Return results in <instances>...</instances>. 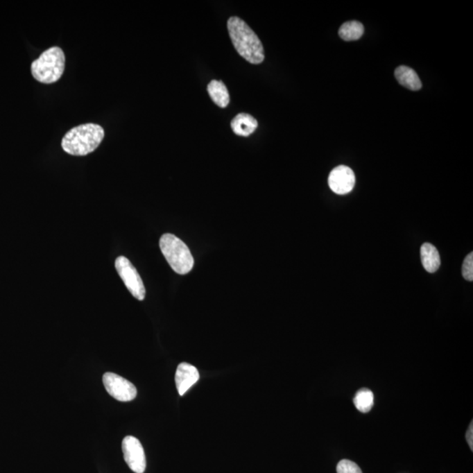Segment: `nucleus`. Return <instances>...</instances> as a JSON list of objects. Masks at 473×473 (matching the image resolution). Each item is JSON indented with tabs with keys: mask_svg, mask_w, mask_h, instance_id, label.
<instances>
[{
	"mask_svg": "<svg viewBox=\"0 0 473 473\" xmlns=\"http://www.w3.org/2000/svg\"><path fill=\"white\" fill-rule=\"evenodd\" d=\"M230 37L239 54L252 64L264 61V49L261 40L239 17H231L227 22Z\"/></svg>",
	"mask_w": 473,
	"mask_h": 473,
	"instance_id": "1",
	"label": "nucleus"
},
{
	"mask_svg": "<svg viewBox=\"0 0 473 473\" xmlns=\"http://www.w3.org/2000/svg\"><path fill=\"white\" fill-rule=\"evenodd\" d=\"M105 137L101 126L88 123L72 128L62 139V146L67 153L75 156H85L94 152Z\"/></svg>",
	"mask_w": 473,
	"mask_h": 473,
	"instance_id": "2",
	"label": "nucleus"
},
{
	"mask_svg": "<svg viewBox=\"0 0 473 473\" xmlns=\"http://www.w3.org/2000/svg\"><path fill=\"white\" fill-rule=\"evenodd\" d=\"M65 69L64 52L59 46H52L43 52L31 65L33 78L43 83H53L62 78Z\"/></svg>",
	"mask_w": 473,
	"mask_h": 473,
	"instance_id": "3",
	"label": "nucleus"
},
{
	"mask_svg": "<svg viewBox=\"0 0 473 473\" xmlns=\"http://www.w3.org/2000/svg\"><path fill=\"white\" fill-rule=\"evenodd\" d=\"M160 248L169 266L179 275H186L191 271L194 259L185 243L178 237L166 233L160 239Z\"/></svg>",
	"mask_w": 473,
	"mask_h": 473,
	"instance_id": "4",
	"label": "nucleus"
},
{
	"mask_svg": "<svg viewBox=\"0 0 473 473\" xmlns=\"http://www.w3.org/2000/svg\"><path fill=\"white\" fill-rule=\"evenodd\" d=\"M115 268L133 298L138 299L139 301H143L146 296L144 283H143L137 270L132 266L129 259L124 256H119L116 259Z\"/></svg>",
	"mask_w": 473,
	"mask_h": 473,
	"instance_id": "5",
	"label": "nucleus"
},
{
	"mask_svg": "<svg viewBox=\"0 0 473 473\" xmlns=\"http://www.w3.org/2000/svg\"><path fill=\"white\" fill-rule=\"evenodd\" d=\"M103 382L108 394L119 402H131L137 396V388L132 382L113 372H106Z\"/></svg>",
	"mask_w": 473,
	"mask_h": 473,
	"instance_id": "6",
	"label": "nucleus"
},
{
	"mask_svg": "<svg viewBox=\"0 0 473 473\" xmlns=\"http://www.w3.org/2000/svg\"><path fill=\"white\" fill-rule=\"evenodd\" d=\"M122 451L129 468L135 473H144L146 467L144 449L135 436H126L122 442Z\"/></svg>",
	"mask_w": 473,
	"mask_h": 473,
	"instance_id": "7",
	"label": "nucleus"
},
{
	"mask_svg": "<svg viewBox=\"0 0 473 473\" xmlns=\"http://www.w3.org/2000/svg\"><path fill=\"white\" fill-rule=\"evenodd\" d=\"M355 181L352 169L344 165L333 169L328 178L329 188L338 195H345L351 192L354 188Z\"/></svg>",
	"mask_w": 473,
	"mask_h": 473,
	"instance_id": "8",
	"label": "nucleus"
},
{
	"mask_svg": "<svg viewBox=\"0 0 473 473\" xmlns=\"http://www.w3.org/2000/svg\"><path fill=\"white\" fill-rule=\"evenodd\" d=\"M198 370L189 363H181L176 369L175 385L179 395L182 396L193 385L198 381Z\"/></svg>",
	"mask_w": 473,
	"mask_h": 473,
	"instance_id": "9",
	"label": "nucleus"
},
{
	"mask_svg": "<svg viewBox=\"0 0 473 473\" xmlns=\"http://www.w3.org/2000/svg\"><path fill=\"white\" fill-rule=\"evenodd\" d=\"M231 126L237 135L248 137L258 128V121L246 113H239L232 119Z\"/></svg>",
	"mask_w": 473,
	"mask_h": 473,
	"instance_id": "10",
	"label": "nucleus"
},
{
	"mask_svg": "<svg viewBox=\"0 0 473 473\" xmlns=\"http://www.w3.org/2000/svg\"><path fill=\"white\" fill-rule=\"evenodd\" d=\"M395 75L399 85L411 91H419L422 89V82L414 69L407 66H399L395 69Z\"/></svg>",
	"mask_w": 473,
	"mask_h": 473,
	"instance_id": "11",
	"label": "nucleus"
},
{
	"mask_svg": "<svg viewBox=\"0 0 473 473\" xmlns=\"http://www.w3.org/2000/svg\"><path fill=\"white\" fill-rule=\"evenodd\" d=\"M421 259L426 271L431 274L438 271L440 266L441 259L438 249L429 243H424L422 246Z\"/></svg>",
	"mask_w": 473,
	"mask_h": 473,
	"instance_id": "12",
	"label": "nucleus"
},
{
	"mask_svg": "<svg viewBox=\"0 0 473 473\" xmlns=\"http://www.w3.org/2000/svg\"><path fill=\"white\" fill-rule=\"evenodd\" d=\"M208 92L212 101L219 108H225L230 103V95L224 83L212 80L208 85Z\"/></svg>",
	"mask_w": 473,
	"mask_h": 473,
	"instance_id": "13",
	"label": "nucleus"
},
{
	"mask_svg": "<svg viewBox=\"0 0 473 473\" xmlns=\"http://www.w3.org/2000/svg\"><path fill=\"white\" fill-rule=\"evenodd\" d=\"M364 26L359 22L345 23L339 29V36L346 42L357 41L364 33Z\"/></svg>",
	"mask_w": 473,
	"mask_h": 473,
	"instance_id": "14",
	"label": "nucleus"
},
{
	"mask_svg": "<svg viewBox=\"0 0 473 473\" xmlns=\"http://www.w3.org/2000/svg\"><path fill=\"white\" fill-rule=\"evenodd\" d=\"M353 402L356 409L362 413H368L374 406V394L368 388H362L357 392Z\"/></svg>",
	"mask_w": 473,
	"mask_h": 473,
	"instance_id": "15",
	"label": "nucleus"
},
{
	"mask_svg": "<svg viewBox=\"0 0 473 473\" xmlns=\"http://www.w3.org/2000/svg\"><path fill=\"white\" fill-rule=\"evenodd\" d=\"M338 473H363L359 466L356 463L348 459H343L336 466Z\"/></svg>",
	"mask_w": 473,
	"mask_h": 473,
	"instance_id": "16",
	"label": "nucleus"
},
{
	"mask_svg": "<svg viewBox=\"0 0 473 473\" xmlns=\"http://www.w3.org/2000/svg\"><path fill=\"white\" fill-rule=\"evenodd\" d=\"M462 275L466 281H473V253L466 256L464 263L462 266Z\"/></svg>",
	"mask_w": 473,
	"mask_h": 473,
	"instance_id": "17",
	"label": "nucleus"
},
{
	"mask_svg": "<svg viewBox=\"0 0 473 473\" xmlns=\"http://www.w3.org/2000/svg\"><path fill=\"white\" fill-rule=\"evenodd\" d=\"M473 422H471V424H470L468 431L466 432V441H467L468 445L470 446V448H471L472 451L473 449V439H472V436H473V426H472Z\"/></svg>",
	"mask_w": 473,
	"mask_h": 473,
	"instance_id": "18",
	"label": "nucleus"
}]
</instances>
